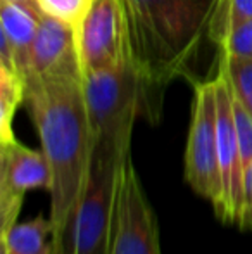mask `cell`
Segmentation results:
<instances>
[{
  "label": "cell",
  "instance_id": "cell-17",
  "mask_svg": "<svg viewBox=\"0 0 252 254\" xmlns=\"http://www.w3.org/2000/svg\"><path fill=\"white\" fill-rule=\"evenodd\" d=\"M221 49L226 56L252 59V19L230 30L223 40Z\"/></svg>",
  "mask_w": 252,
  "mask_h": 254
},
{
  "label": "cell",
  "instance_id": "cell-10",
  "mask_svg": "<svg viewBox=\"0 0 252 254\" xmlns=\"http://www.w3.org/2000/svg\"><path fill=\"white\" fill-rule=\"evenodd\" d=\"M83 78L76 28L42 12L28 78Z\"/></svg>",
  "mask_w": 252,
  "mask_h": 254
},
{
  "label": "cell",
  "instance_id": "cell-5",
  "mask_svg": "<svg viewBox=\"0 0 252 254\" xmlns=\"http://www.w3.org/2000/svg\"><path fill=\"white\" fill-rule=\"evenodd\" d=\"M185 180L202 199L211 202L216 216L223 214V190L218 166L214 81L195 85L192 120L185 149Z\"/></svg>",
  "mask_w": 252,
  "mask_h": 254
},
{
  "label": "cell",
  "instance_id": "cell-15",
  "mask_svg": "<svg viewBox=\"0 0 252 254\" xmlns=\"http://www.w3.org/2000/svg\"><path fill=\"white\" fill-rule=\"evenodd\" d=\"M252 19V0H221L211 40L221 45L230 30Z\"/></svg>",
  "mask_w": 252,
  "mask_h": 254
},
{
  "label": "cell",
  "instance_id": "cell-9",
  "mask_svg": "<svg viewBox=\"0 0 252 254\" xmlns=\"http://www.w3.org/2000/svg\"><path fill=\"white\" fill-rule=\"evenodd\" d=\"M76 35L83 76L128 63L119 0H92Z\"/></svg>",
  "mask_w": 252,
  "mask_h": 254
},
{
  "label": "cell",
  "instance_id": "cell-7",
  "mask_svg": "<svg viewBox=\"0 0 252 254\" xmlns=\"http://www.w3.org/2000/svg\"><path fill=\"white\" fill-rule=\"evenodd\" d=\"M216 133H218V166L223 190V223L242 228L244 221V170L240 163L239 135L233 116V92L223 59L214 76Z\"/></svg>",
  "mask_w": 252,
  "mask_h": 254
},
{
  "label": "cell",
  "instance_id": "cell-19",
  "mask_svg": "<svg viewBox=\"0 0 252 254\" xmlns=\"http://www.w3.org/2000/svg\"><path fill=\"white\" fill-rule=\"evenodd\" d=\"M7 2H12V3H17V5H23V7H28V9H33V10H40V5H38V0H7Z\"/></svg>",
  "mask_w": 252,
  "mask_h": 254
},
{
  "label": "cell",
  "instance_id": "cell-6",
  "mask_svg": "<svg viewBox=\"0 0 252 254\" xmlns=\"http://www.w3.org/2000/svg\"><path fill=\"white\" fill-rule=\"evenodd\" d=\"M109 254H161L157 218L145 195L131 156L119 168Z\"/></svg>",
  "mask_w": 252,
  "mask_h": 254
},
{
  "label": "cell",
  "instance_id": "cell-1",
  "mask_svg": "<svg viewBox=\"0 0 252 254\" xmlns=\"http://www.w3.org/2000/svg\"><path fill=\"white\" fill-rule=\"evenodd\" d=\"M24 102L50 166L54 253L62 254L92 164V131L83 78H28Z\"/></svg>",
  "mask_w": 252,
  "mask_h": 254
},
{
  "label": "cell",
  "instance_id": "cell-11",
  "mask_svg": "<svg viewBox=\"0 0 252 254\" xmlns=\"http://www.w3.org/2000/svg\"><path fill=\"white\" fill-rule=\"evenodd\" d=\"M42 12L0 0V35L7 38L23 80L30 73V57Z\"/></svg>",
  "mask_w": 252,
  "mask_h": 254
},
{
  "label": "cell",
  "instance_id": "cell-4",
  "mask_svg": "<svg viewBox=\"0 0 252 254\" xmlns=\"http://www.w3.org/2000/svg\"><path fill=\"white\" fill-rule=\"evenodd\" d=\"M123 161L114 154L94 149L85 190L74 211L62 254L111 253L119 168Z\"/></svg>",
  "mask_w": 252,
  "mask_h": 254
},
{
  "label": "cell",
  "instance_id": "cell-13",
  "mask_svg": "<svg viewBox=\"0 0 252 254\" xmlns=\"http://www.w3.org/2000/svg\"><path fill=\"white\" fill-rule=\"evenodd\" d=\"M24 102V80L17 71L0 66V144L12 140V120Z\"/></svg>",
  "mask_w": 252,
  "mask_h": 254
},
{
  "label": "cell",
  "instance_id": "cell-8",
  "mask_svg": "<svg viewBox=\"0 0 252 254\" xmlns=\"http://www.w3.org/2000/svg\"><path fill=\"white\" fill-rule=\"evenodd\" d=\"M50 166L44 152L12 138L0 144V235L14 223L30 190H50Z\"/></svg>",
  "mask_w": 252,
  "mask_h": 254
},
{
  "label": "cell",
  "instance_id": "cell-18",
  "mask_svg": "<svg viewBox=\"0 0 252 254\" xmlns=\"http://www.w3.org/2000/svg\"><path fill=\"white\" fill-rule=\"evenodd\" d=\"M252 228V166L244 180V221L242 230Z\"/></svg>",
  "mask_w": 252,
  "mask_h": 254
},
{
  "label": "cell",
  "instance_id": "cell-16",
  "mask_svg": "<svg viewBox=\"0 0 252 254\" xmlns=\"http://www.w3.org/2000/svg\"><path fill=\"white\" fill-rule=\"evenodd\" d=\"M40 10L78 28L92 5V0H38Z\"/></svg>",
  "mask_w": 252,
  "mask_h": 254
},
{
  "label": "cell",
  "instance_id": "cell-12",
  "mask_svg": "<svg viewBox=\"0 0 252 254\" xmlns=\"http://www.w3.org/2000/svg\"><path fill=\"white\" fill-rule=\"evenodd\" d=\"M2 254H55L54 225L50 216L38 214L30 221H17L0 235Z\"/></svg>",
  "mask_w": 252,
  "mask_h": 254
},
{
  "label": "cell",
  "instance_id": "cell-3",
  "mask_svg": "<svg viewBox=\"0 0 252 254\" xmlns=\"http://www.w3.org/2000/svg\"><path fill=\"white\" fill-rule=\"evenodd\" d=\"M85 101L94 149L131 156V133L140 114L145 113L144 85L130 63L107 71L83 76Z\"/></svg>",
  "mask_w": 252,
  "mask_h": 254
},
{
  "label": "cell",
  "instance_id": "cell-14",
  "mask_svg": "<svg viewBox=\"0 0 252 254\" xmlns=\"http://www.w3.org/2000/svg\"><path fill=\"white\" fill-rule=\"evenodd\" d=\"M221 59L228 71L233 95L252 118V59L226 56L225 52Z\"/></svg>",
  "mask_w": 252,
  "mask_h": 254
},
{
  "label": "cell",
  "instance_id": "cell-2",
  "mask_svg": "<svg viewBox=\"0 0 252 254\" xmlns=\"http://www.w3.org/2000/svg\"><path fill=\"white\" fill-rule=\"evenodd\" d=\"M221 0H119L126 59L144 85L145 116L155 121L161 94L189 73L212 26Z\"/></svg>",
  "mask_w": 252,
  "mask_h": 254
}]
</instances>
